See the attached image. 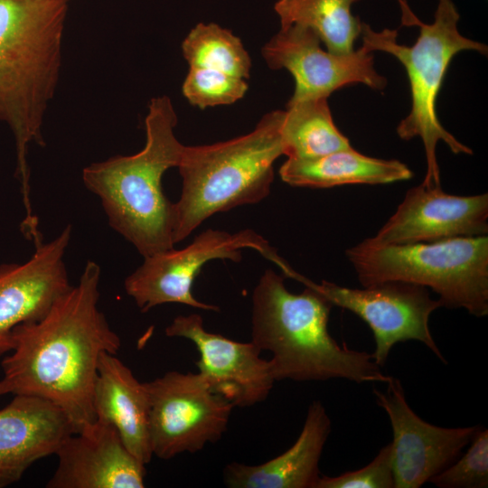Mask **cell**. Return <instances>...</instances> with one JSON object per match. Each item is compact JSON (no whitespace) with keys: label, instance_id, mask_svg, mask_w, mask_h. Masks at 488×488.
<instances>
[{"label":"cell","instance_id":"cell-1","mask_svg":"<svg viewBox=\"0 0 488 488\" xmlns=\"http://www.w3.org/2000/svg\"><path fill=\"white\" fill-rule=\"evenodd\" d=\"M100 267L88 260L76 286L40 319L12 332V349L1 362L0 396L29 395L60 407L75 433L93 424V394L101 353L122 343L99 307Z\"/></svg>","mask_w":488,"mask_h":488},{"label":"cell","instance_id":"cell-2","mask_svg":"<svg viewBox=\"0 0 488 488\" xmlns=\"http://www.w3.org/2000/svg\"><path fill=\"white\" fill-rule=\"evenodd\" d=\"M69 0H0V121L13 132L16 176L31 217L30 144L44 145L42 122L61 61Z\"/></svg>","mask_w":488,"mask_h":488},{"label":"cell","instance_id":"cell-3","mask_svg":"<svg viewBox=\"0 0 488 488\" xmlns=\"http://www.w3.org/2000/svg\"><path fill=\"white\" fill-rule=\"evenodd\" d=\"M251 342L271 353L276 380L324 381L343 379L356 383H387L371 353L340 345L328 331L333 305L313 288L289 292L284 277L271 269L252 293Z\"/></svg>","mask_w":488,"mask_h":488},{"label":"cell","instance_id":"cell-4","mask_svg":"<svg viewBox=\"0 0 488 488\" xmlns=\"http://www.w3.org/2000/svg\"><path fill=\"white\" fill-rule=\"evenodd\" d=\"M176 124L171 99L153 98L145 119L144 148L82 171L83 183L100 200L109 226L144 258L174 248V203L163 191L162 178L178 166L184 147L175 136Z\"/></svg>","mask_w":488,"mask_h":488},{"label":"cell","instance_id":"cell-5","mask_svg":"<svg viewBox=\"0 0 488 488\" xmlns=\"http://www.w3.org/2000/svg\"><path fill=\"white\" fill-rule=\"evenodd\" d=\"M284 110L267 113L249 133L212 145L183 147L182 193L174 203V244L217 212L262 201L270 192L274 163L283 155Z\"/></svg>","mask_w":488,"mask_h":488},{"label":"cell","instance_id":"cell-6","mask_svg":"<svg viewBox=\"0 0 488 488\" xmlns=\"http://www.w3.org/2000/svg\"><path fill=\"white\" fill-rule=\"evenodd\" d=\"M403 25L419 28L411 46L397 42V30L374 31L361 23L362 46L371 52H384L394 56L408 74L411 108L397 127L398 136L408 141L420 137L427 161L426 175L421 183L428 188L440 187V171L436 145L443 141L454 154L472 155L470 147L459 142L440 123L436 99L452 59L460 52L475 51L486 55L487 46L465 37L458 30L460 14L453 0H438L434 21L425 23L412 12L407 0H398Z\"/></svg>","mask_w":488,"mask_h":488},{"label":"cell","instance_id":"cell-7","mask_svg":"<svg viewBox=\"0 0 488 488\" xmlns=\"http://www.w3.org/2000/svg\"><path fill=\"white\" fill-rule=\"evenodd\" d=\"M346 256L363 286L414 284L431 288L442 306L488 314L487 235L385 246L364 239Z\"/></svg>","mask_w":488,"mask_h":488},{"label":"cell","instance_id":"cell-8","mask_svg":"<svg viewBox=\"0 0 488 488\" xmlns=\"http://www.w3.org/2000/svg\"><path fill=\"white\" fill-rule=\"evenodd\" d=\"M245 248L258 250L276 264L282 259L266 239L251 230L230 233L209 229L182 249L174 248L145 257L143 263L125 279V291L142 313L169 303L219 311L218 306L193 296L194 279L210 260L240 261Z\"/></svg>","mask_w":488,"mask_h":488},{"label":"cell","instance_id":"cell-9","mask_svg":"<svg viewBox=\"0 0 488 488\" xmlns=\"http://www.w3.org/2000/svg\"><path fill=\"white\" fill-rule=\"evenodd\" d=\"M145 385L153 455L167 460L196 453L227 431L234 407L214 393L199 372L170 371Z\"/></svg>","mask_w":488,"mask_h":488},{"label":"cell","instance_id":"cell-10","mask_svg":"<svg viewBox=\"0 0 488 488\" xmlns=\"http://www.w3.org/2000/svg\"><path fill=\"white\" fill-rule=\"evenodd\" d=\"M292 278L313 288L333 305L346 309L371 328L375 350V362L382 367L393 346L401 342L418 341L424 343L443 362L442 352L430 329V314L442 306L433 299L427 287L403 282H386L379 285L350 288L323 280L320 284L294 272Z\"/></svg>","mask_w":488,"mask_h":488},{"label":"cell","instance_id":"cell-11","mask_svg":"<svg viewBox=\"0 0 488 488\" xmlns=\"http://www.w3.org/2000/svg\"><path fill=\"white\" fill-rule=\"evenodd\" d=\"M320 39L301 25L281 27L264 46L262 53L274 70L286 69L295 80L289 100L327 99L344 86L361 83L383 90L387 80L374 68L373 55L366 47L348 54H335L320 46Z\"/></svg>","mask_w":488,"mask_h":488},{"label":"cell","instance_id":"cell-12","mask_svg":"<svg viewBox=\"0 0 488 488\" xmlns=\"http://www.w3.org/2000/svg\"><path fill=\"white\" fill-rule=\"evenodd\" d=\"M393 433L395 488H419L446 468L471 442L479 427H442L427 423L409 407L400 380L392 377L386 391L373 389Z\"/></svg>","mask_w":488,"mask_h":488},{"label":"cell","instance_id":"cell-13","mask_svg":"<svg viewBox=\"0 0 488 488\" xmlns=\"http://www.w3.org/2000/svg\"><path fill=\"white\" fill-rule=\"evenodd\" d=\"M164 333L195 345L200 354L198 372L214 393L233 407H252L266 400L271 392L276 382L271 365L251 341L237 342L207 331L198 314L177 315Z\"/></svg>","mask_w":488,"mask_h":488},{"label":"cell","instance_id":"cell-14","mask_svg":"<svg viewBox=\"0 0 488 488\" xmlns=\"http://www.w3.org/2000/svg\"><path fill=\"white\" fill-rule=\"evenodd\" d=\"M488 232V194L458 196L441 186L410 188L393 215L372 238L374 245H406Z\"/></svg>","mask_w":488,"mask_h":488},{"label":"cell","instance_id":"cell-15","mask_svg":"<svg viewBox=\"0 0 488 488\" xmlns=\"http://www.w3.org/2000/svg\"><path fill=\"white\" fill-rule=\"evenodd\" d=\"M71 226L47 243L34 246L22 264L0 266V357L12 349V332L17 325L42 318L70 286L64 256Z\"/></svg>","mask_w":488,"mask_h":488},{"label":"cell","instance_id":"cell-16","mask_svg":"<svg viewBox=\"0 0 488 488\" xmlns=\"http://www.w3.org/2000/svg\"><path fill=\"white\" fill-rule=\"evenodd\" d=\"M47 488H143L145 467L111 424L97 420L67 437Z\"/></svg>","mask_w":488,"mask_h":488},{"label":"cell","instance_id":"cell-17","mask_svg":"<svg viewBox=\"0 0 488 488\" xmlns=\"http://www.w3.org/2000/svg\"><path fill=\"white\" fill-rule=\"evenodd\" d=\"M74 433L68 416L54 403L14 395L0 409V488L19 481L37 460L55 455Z\"/></svg>","mask_w":488,"mask_h":488},{"label":"cell","instance_id":"cell-18","mask_svg":"<svg viewBox=\"0 0 488 488\" xmlns=\"http://www.w3.org/2000/svg\"><path fill=\"white\" fill-rule=\"evenodd\" d=\"M331 432L324 406L314 400L308 408L301 433L283 454L256 465L238 462L223 469L230 488H316L319 463Z\"/></svg>","mask_w":488,"mask_h":488},{"label":"cell","instance_id":"cell-19","mask_svg":"<svg viewBox=\"0 0 488 488\" xmlns=\"http://www.w3.org/2000/svg\"><path fill=\"white\" fill-rule=\"evenodd\" d=\"M93 408L96 419L115 427L136 459L144 465L150 463L154 455L147 389L116 354L103 352L99 356Z\"/></svg>","mask_w":488,"mask_h":488},{"label":"cell","instance_id":"cell-20","mask_svg":"<svg viewBox=\"0 0 488 488\" xmlns=\"http://www.w3.org/2000/svg\"><path fill=\"white\" fill-rule=\"evenodd\" d=\"M279 175L295 187L331 188L406 181L413 173L399 160L368 156L349 147L313 158H287Z\"/></svg>","mask_w":488,"mask_h":488},{"label":"cell","instance_id":"cell-21","mask_svg":"<svg viewBox=\"0 0 488 488\" xmlns=\"http://www.w3.org/2000/svg\"><path fill=\"white\" fill-rule=\"evenodd\" d=\"M283 155L305 159L352 147L333 122L327 99L289 100L281 124Z\"/></svg>","mask_w":488,"mask_h":488},{"label":"cell","instance_id":"cell-22","mask_svg":"<svg viewBox=\"0 0 488 488\" xmlns=\"http://www.w3.org/2000/svg\"><path fill=\"white\" fill-rule=\"evenodd\" d=\"M360 0H277L275 11L281 27L296 24L312 30L326 50L335 54L352 52L361 34V20L352 14Z\"/></svg>","mask_w":488,"mask_h":488},{"label":"cell","instance_id":"cell-23","mask_svg":"<svg viewBox=\"0 0 488 488\" xmlns=\"http://www.w3.org/2000/svg\"><path fill=\"white\" fill-rule=\"evenodd\" d=\"M182 50L190 67L217 70L247 79L250 57L240 39L216 23H198L187 34Z\"/></svg>","mask_w":488,"mask_h":488},{"label":"cell","instance_id":"cell-24","mask_svg":"<svg viewBox=\"0 0 488 488\" xmlns=\"http://www.w3.org/2000/svg\"><path fill=\"white\" fill-rule=\"evenodd\" d=\"M247 90L245 79L201 67H190L183 84L184 97L200 108L234 103Z\"/></svg>","mask_w":488,"mask_h":488},{"label":"cell","instance_id":"cell-25","mask_svg":"<svg viewBox=\"0 0 488 488\" xmlns=\"http://www.w3.org/2000/svg\"><path fill=\"white\" fill-rule=\"evenodd\" d=\"M466 452L432 477L440 488H486L488 486V430L478 427Z\"/></svg>","mask_w":488,"mask_h":488},{"label":"cell","instance_id":"cell-26","mask_svg":"<svg viewBox=\"0 0 488 488\" xmlns=\"http://www.w3.org/2000/svg\"><path fill=\"white\" fill-rule=\"evenodd\" d=\"M391 443L365 466L337 476H320L316 488H393Z\"/></svg>","mask_w":488,"mask_h":488}]
</instances>
